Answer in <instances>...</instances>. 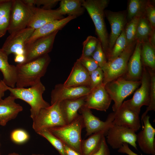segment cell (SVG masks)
Listing matches in <instances>:
<instances>
[{"label": "cell", "mask_w": 155, "mask_h": 155, "mask_svg": "<svg viewBox=\"0 0 155 155\" xmlns=\"http://www.w3.org/2000/svg\"><path fill=\"white\" fill-rule=\"evenodd\" d=\"M51 61L48 54L26 63H18L16 66V88L31 87L40 81Z\"/></svg>", "instance_id": "1"}, {"label": "cell", "mask_w": 155, "mask_h": 155, "mask_svg": "<svg viewBox=\"0 0 155 155\" xmlns=\"http://www.w3.org/2000/svg\"><path fill=\"white\" fill-rule=\"evenodd\" d=\"M109 2L108 0H83L82 3L93 22L98 38L106 59L108 51L109 37L104 21V10Z\"/></svg>", "instance_id": "2"}, {"label": "cell", "mask_w": 155, "mask_h": 155, "mask_svg": "<svg viewBox=\"0 0 155 155\" xmlns=\"http://www.w3.org/2000/svg\"><path fill=\"white\" fill-rule=\"evenodd\" d=\"M45 90V87L41 81L28 88L9 87L8 89L10 95L15 99H21L30 105V117L32 119L35 117L41 109L50 106L42 97Z\"/></svg>", "instance_id": "3"}, {"label": "cell", "mask_w": 155, "mask_h": 155, "mask_svg": "<svg viewBox=\"0 0 155 155\" xmlns=\"http://www.w3.org/2000/svg\"><path fill=\"white\" fill-rule=\"evenodd\" d=\"M84 127L82 117L79 115L69 123L48 129L62 143L81 154V132Z\"/></svg>", "instance_id": "4"}, {"label": "cell", "mask_w": 155, "mask_h": 155, "mask_svg": "<svg viewBox=\"0 0 155 155\" xmlns=\"http://www.w3.org/2000/svg\"><path fill=\"white\" fill-rule=\"evenodd\" d=\"M141 84V80L137 81L128 80L121 77L105 85L107 92L114 102L112 106L114 112L118 110L124 100L137 88Z\"/></svg>", "instance_id": "5"}, {"label": "cell", "mask_w": 155, "mask_h": 155, "mask_svg": "<svg viewBox=\"0 0 155 155\" xmlns=\"http://www.w3.org/2000/svg\"><path fill=\"white\" fill-rule=\"evenodd\" d=\"M32 120V128L36 132L67 124L58 102L41 109Z\"/></svg>", "instance_id": "6"}, {"label": "cell", "mask_w": 155, "mask_h": 155, "mask_svg": "<svg viewBox=\"0 0 155 155\" xmlns=\"http://www.w3.org/2000/svg\"><path fill=\"white\" fill-rule=\"evenodd\" d=\"M136 41L127 46L122 53L114 59L107 62L101 68L104 73L103 83H107L123 76L125 73L129 59L135 47Z\"/></svg>", "instance_id": "7"}, {"label": "cell", "mask_w": 155, "mask_h": 155, "mask_svg": "<svg viewBox=\"0 0 155 155\" xmlns=\"http://www.w3.org/2000/svg\"><path fill=\"white\" fill-rule=\"evenodd\" d=\"M35 7L26 5L22 0H13L8 30L10 34L27 28Z\"/></svg>", "instance_id": "8"}, {"label": "cell", "mask_w": 155, "mask_h": 155, "mask_svg": "<svg viewBox=\"0 0 155 155\" xmlns=\"http://www.w3.org/2000/svg\"><path fill=\"white\" fill-rule=\"evenodd\" d=\"M140 88L134 93L132 98L123 103L139 115L141 107L148 106L150 100V78L146 67H143Z\"/></svg>", "instance_id": "9"}, {"label": "cell", "mask_w": 155, "mask_h": 155, "mask_svg": "<svg viewBox=\"0 0 155 155\" xmlns=\"http://www.w3.org/2000/svg\"><path fill=\"white\" fill-rule=\"evenodd\" d=\"M106 136V142L114 149H119L123 144L126 143L137 150V134L135 131L129 128L112 123Z\"/></svg>", "instance_id": "10"}, {"label": "cell", "mask_w": 155, "mask_h": 155, "mask_svg": "<svg viewBox=\"0 0 155 155\" xmlns=\"http://www.w3.org/2000/svg\"><path fill=\"white\" fill-rule=\"evenodd\" d=\"M59 31L39 38L32 43L26 45L24 55L26 63L46 54L52 50L55 37Z\"/></svg>", "instance_id": "11"}, {"label": "cell", "mask_w": 155, "mask_h": 155, "mask_svg": "<svg viewBox=\"0 0 155 155\" xmlns=\"http://www.w3.org/2000/svg\"><path fill=\"white\" fill-rule=\"evenodd\" d=\"M34 30L27 28L10 34L1 49L8 56L11 54L24 55L26 42Z\"/></svg>", "instance_id": "12"}, {"label": "cell", "mask_w": 155, "mask_h": 155, "mask_svg": "<svg viewBox=\"0 0 155 155\" xmlns=\"http://www.w3.org/2000/svg\"><path fill=\"white\" fill-rule=\"evenodd\" d=\"M78 111L83 119L86 131V137L109 128L114 118L115 112H113L109 114L105 121H102L92 114L90 109L84 106L79 109Z\"/></svg>", "instance_id": "13"}, {"label": "cell", "mask_w": 155, "mask_h": 155, "mask_svg": "<svg viewBox=\"0 0 155 155\" xmlns=\"http://www.w3.org/2000/svg\"><path fill=\"white\" fill-rule=\"evenodd\" d=\"M112 100L107 92L103 83L90 90L86 96L84 106L97 110L106 111Z\"/></svg>", "instance_id": "14"}, {"label": "cell", "mask_w": 155, "mask_h": 155, "mask_svg": "<svg viewBox=\"0 0 155 155\" xmlns=\"http://www.w3.org/2000/svg\"><path fill=\"white\" fill-rule=\"evenodd\" d=\"M90 91L85 86L66 87L63 84L56 85L51 93V104L66 100L77 99L86 96Z\"/></svg>", "instance_id": "15"}, {"label": "cell", "mask_w": 155, "mask_h": 155, "mask_svg": "<svg viewBox=\"0 0 155 155\" xmlns=\"http://www.w3.org/2000/svg\"><path fill=\"white\" fill-rule=\"evenodd\" d=\"M150 118L147 115L141 119L144 126L143 129L137 134L136 142L144 153L155 155V129L150 122Z\"/></svg>", "instance_id": "16"}, {"label": "cell", "mask_w": 155, "mask_h": 155, "mask_svg": "<svg viewBox=\"0 0 155 155\" xmlns=\"http://www.w3.org/2000/svg\"><path fill=\"white\" fill-rule=\"evenodd\" d=\"M105 15L111 25V31L109 37L108 51L107 58L115 42L124 29L126 23L125 13L122 11L113 12L104 10Z\"/></svg>", "instance_id": "17"}, {"label": "cell", "mask_w": 155, "mask_h": 155, "mask_svg": "<svg viewBox=\"0 0 155 155\" xmlns=\"http://www.w3.org/2000/svg\"><path fill=\"white\" fill-rule=\"evenodd\" d=\"M114 112L113 124L128 127L135 132L140 128L141 126L139 114L123 103Z\"/></svg>", "instance_id": "18"}, {"label": "cell", "mask_w": 155, "mask_h": 155, "mask_svg": "<svg viewBox=\"0 0 155 155\" xmlns=\"http://www.w3.org/2000/svg\"><path fill=\"white\" fill-rule=\"evenodd\" d=\"M141 43L136 42L133 52L128 61L126 72L123 77L130 81H140L142 73L141 57Z\"/></svg>", "instance_id": "19"}, {"label": "cell", "mask_w": 155, "mask_h": 155, "mask_svg": "<svg viewBox=\"0 0 155 155\" xmlns=\"http://www.w3.org/2000/svg\"><path fill=\"white\" fill-rule=\"evenodd\" d=\"M64 18L57 9L46 10L35 7L33 15L27 28L36 30L47 23Z\"/></svg>", "instance_id": "20"}, {"label": "cell", "mask_w": 155, "mask_h": 155, "mask_svg": "<svg viewBox=\"0 0 155 155\" xmlns=\"http://www.w3.org/2000/svg\"><path fill=\"white\" fill-rule=\"evenodd\" d=\"M90 75L77 59L63 85L66 87L85 86L89 87Z\"/></svg>", "instance_id": "21"}, {"label": "cell", "mask_w": 155, "mask_h": 155, "mask_svg": "<svg viewBox=\"0 0 155 155\" xmlns=\"http://www.w3.org/2000/svg\"><path fill=\"white\" fill-rule=\"evenodd\" d=\"M15 98L10 95L0 101V125L5 126L7 122L15 118L23 110L22 107L15 102Z\"/></svg>", "instance_id": "22"}, {"label": "cell", "mask_w": 155, "mask_h": 155, "mask_svg": "<svg viewBox=\"0 0 155 155\" xmlns=\"http://www.w3.org/2000/svg\"><path fill=\"white\" fill-rule=\"evenodd\" d=\"M76 18V17L74 16H68L62 19L54 21L47 23L35 30L27 41L26 45L32 43L39 38L61 30L70 21Z\"/></svg>", "instance_id": "23"}, {"label": "cell", "mask_w": 155, "mask_h": 155, "mask_svg": "<svg viewBox=\"0 0 155 155\" xmlns=\"http://www.w3.org/2000/svg\"><path fill=\"white\" fill-rule=\"evenodd\" d=\"M86 97L64 100L59 102L61 109L67 124L71 122L79 115L78 112L84 106Z\"/></svg>", "instance_id": "24"}, {"label": "cell", "mask_w": 155, "mask_h": 155, "mask_svg": "<svg viewBox=\"0 0 155 155\" xmlns=\"http://www.w3.org/2000/svg\"><path fill=\"white\" fill-rule=\"evenodd\" d=\"M109 128L94 133L87 139L82 140V155H93L97 152L99 149L102 140L106 135Z\"/></svg>", "instance_id": "25"}, {"label": "cell", "mask_w": 155, "mask_h": 155, "mask_svg": "<svg viewBox=\"0 0 155 155\" xmlns=\"http://www.w3.org/2000/svg\"><path fill=\"white\" fill-rule=\"evenodd\" d=\"M8 55L0 48V71L2 73V80L9 87L15 88L16 82V66L10 64Z\"/></svg>", "instance_id": "26"}, {"label": "cell", "mask_w": 155, "mask_h": 155, "mask_svg": "<svg viewBox=\"0 0 155 155\" xmlns=\"http://www.w3.org/2000/svg\"><path fill=\"white\" fill-rule=\"evenodd\" d=\"M83 0H60L57 9L63 16L67 15L77 17L83 14L85 9L82 6Z\"/></svg>", "instance_id": "27"}, {"label": "cell", "mask_w": 155, "mask_h": 155, "mask_svg": "<svg viewBox=\"0 0 155 155\" xmlns=\"http://www.w3.org/2000/svg\"><path fill=\"white\" fill-rule=\"evenodd\" d=\"M13 0H0V38L8 31Z\"/></svg>", "instance_id": "28"}, {"label": "cell", "mask_w": 155, "mask_h": 155, "mask_svg": "<svg viewBox=\"0 0 155 155\" xmlns=\"http://www.w3.org/2000/svg\"><path fill=\"white\" fill-rule=\"evenodd\" d=\"M153 30L145 14L142 16L137 23L135 40L141 43L149 41V37Z\"/></svg>", "instance_id": "29"}, {"label": "cell", "mask_w": 155, "mask_h": 155, "mask_svg": "<svg viewBox=\"0 0 155 155\" xmlns=\"http://www.w3.org/2000/svg\"><path fill=\"white\" fill-rule=\"evenodd\" d=\"M155 48L149 41L141 43V57L143 67L155 71Z\"/></svg>", "instance_id": "30"}, {"label": "cell", "mask_w": 155, "mask_h": 155, "mask_svg": "<svg viewBox=\"0 0 155 155\" xmlns=\"http://www.w3.org/2000/svg\"><path fill=\"white\" fill-rule=\"evenodd\" d=\"M147 1L142 0H130L127 6V18L129 21L136 17L145 14Z\"/></svg>", "instance_id": "31"}, {"label": "cell", "mask_w": 155, "mask_h": 155, "mask_svg": "<svg viewBox=\"0 0 155 155\" xmlns=\"http://www.w3.org/2000/svg\"><path fill=\"white\" fill-rule=\"evenodd\" d=\"M127 46V40L124 29L116 40L107 58V61L112 60L118 57L124 51Z\"/></svg>", "instance_id": "32"}, {"label": "cell", "mask_w": 155, "mask_h": 155, "mask_svg": "<svg viewBox=\"0 0 155 155\" xmlns=\"http://www.w3.org/2000/svg\"><path fill=\"white\" fill-rule=\"evenodd\" d=\"M36 133L46 139L61 155H65L64 150L63 143L48 129L42 130Z\"/></svg>", "instance_id": "33"}, {"label": "cell", "mask_w": 155, "mask_h": 155, "mask_svg": "<svg viewBox=\"0 0 155 155\" xmlns=\"http://www.w3.org/2000/svg\"><path fill=\"white\" fill-rule=\"evenodd\" d=\"M140 17H136L131 19L127 24L124 29L127 46L136 41L135 37L137 26Z\"/></svg>", "instance_id": "34"}, {"label": "cell", "mask_w": 155, "mask_h": 155, "mask_svg": "<svg viewBox=\"0 0 155 155\" xmlns=\"http://www.w3.org/2000/svg\"><path fill=\"white\" fill-rule=\"evenodd\" d=\"M99 42L98 38L89 36L83 43V49L81 57H91L95 50Z\"/></svg>", "instance_id": "35"}, {"label": "cell", "mask_w": 155, "mask_h": 155, "mask_svg": "<svg viewBox=\"0 0 155 155\" xmlns=\"http://www.w3.org/2000/svg\"><path fill=\"white\" fill-rule=\"evenodd\" d=\"M150 78V100L148 106L146 111L142 114L141 119L147 115L148 111H155V71L146 67Z\"/></svg>", "instance_id": "36"}, {"label": "cell", "mask_w": 155, "mask_h": 155, "mask_svg": "<svg viewBox=\"0 0 155 155\" xmlns=\"http://www.w3.org/2000/svg\"><path fill=\"white\" fill-rule=\"evenodd\" d=\"M104 73L102 69L99 67L90 74L89 88L90 90L103 83Z\"/></svg>", "instance_id": "37"}, {"label": "cell", "mask_w": 155, "mask_h": 155, "mask_svg": "<svg viewBox=\"0 0 155 155\" xmlns=\"http://www.w3.org/2000/svg\"><path fill=\"white\" fill-rule=\"evenodd\" d=\"M11 139L13 142L18 144H23L29 139V136L25 130L17 129L13 131L10 135Z\"/></svg>", "instance_id": "38"}, {"label": "cell", "mask_w": 155, "mask_h": 155, "mask_svg": "<svg viewBox=\"0 0 155 155\" xmlns=\"http://www.w3.org/2000/svg\"><path fill=\"white\" fill-rule=\"evenodd\" d=\"M98 63L102 68L107 62L105 55L103 51L101 44L99 41L95 50L91 57Z\"/></svg>", "instance_id": "39"}, {"label": "cell", "mask_w": 155, "mask_h": 155, "mask_svg": "<svg viewBox=\"0 0 155 155\" xmlns=\"http://www.w3.org/2000/svg\"><path fill=\"white\" fill-rule=\"evenodd\" d=\"M78 59L86 69L90 75L99 67L98 63L91 57H81Z\"/></svg>", "instance_id": "40"}, {"label": "cell", "mask_w": 155, "mask_h": 155, "mask_svg": "<svg viewBox=\"0 0 155 155\" xmlns=\"http://www.w3.org/2000/svg\"><path fill=\"white\" fill-rule=\"evenodd\" d=\"M145 15L150 22L152 29L155 28V8L149 1H147L145 9Z\"/></svg>", "instance_id": "41"}, {"label": "cell", "mask_w": 155, "mask_h": 155, "mask_svg": "<svg viewBox=\"0 0 155 155\" xmlns=\"http://www.w3.org/2000/svg\"><path fill=\"white\" fill-rule=\"evenodd\" d=\"M60 0H35V5L38 7L42 5V9L50 10L54 7Z\"/></svg>", "instance_id": "42"}, {"label": "cell", "mask_w": 155, "mask_h": 155, "mask_svg": "<svg viewBox=\"0 0 155 155\" xmlns=\"http://www.w3.org/2000/svg\"><path fill=\"white\" fill-rule=\"evenodd\" d=\"M93 155H111L105 137L102 140L99 149Z\"/></svg>", "instance_id": "43"}, {"label": "cell", "mask_w": 155, "mask_h": 155, "mask_svg": "<svg viewBox=\"0 0 155 155\" xmlns=\"http://www.w3.org/2000/svg\"><path fill=\"white\" fill-rule=\"evenodd\" d=\"M118 151L119 152L126 154L128 155H138L132 151L129 148L128 144L126 143L123 144Z\"/></svg>", "instance_id": "44"}, {"label": "cell", "mask_w": 155, "mask_h": 155, "mask_svg": "<svg viewBox=\"0 0 155 155\" xmlns=\"http://www.w3.org/2000/svg\"><path fill=\"white\" fill-rule=\"evenodd\" d=\"M63 147L65 155H82L71 147L63 143Z\"/></svg>", "instance_id": "45"}, {"label": "cell", "mask_w": 155, "mask_h": 155, "mask_svg": "<svg viewBox=\"0 0 155 155\" xmlns=\"http://www.w3.org/2000/svg\"><path fill=\"white\" fill-rule=\"evenodd\" d=\"M8 86L2 80H0V101L4 96L5 92L8 90Z\"/></svg>", "instance_id": "46"}, {"label": "cell", "mask_w": 155, "mask_h": 155, "mask_svg": "<svg viewBox=\"0 0 155 155\" xmlns=\"http://www.w3.org/2000/svg\"><path fill=\"white\" fill-rule=\"evenodd\" d=\"M25 60V57L24 54H18L15 55L14 61L18 63H23Z\"/></svg>", "instance_id": "47"}, {"label": "cell", "mask_w": 155, "mask_h": 155, "mask_svg": "<svg viewBox=\"0 0 155 155\" xmlns=\"http://www.w3.org/2000/svg\"><path fill=\"white\" fill-rule=\"evenodd\" d=\"M149 42L151 45L155 48V30H153L149 39Z\"/></svg>", "instance_id": "48"}, {"label": "cell", "mask_w": 155, "mask_h": 155, "mask_svg": "<svg viewBox=\"0 0 155 155\" xmlns=\"http://www.w3.org/2000/svg\"><path fill=\"white\" fill-rule=\"evenodd\" d=\"M25 4L29 6L33 7L35 5V0H22Z\"/></svg>", "instance_id": "49"}, {"label": "cell", "mask_w": 155, "mask_h": 155, "mask_svg": "<svg viewBox=\"0 0 155 155\" xmlns=\"http://www.w3.org/2000/svg\"><path fill=\"white\" fill-rule=\"evenodd\" d=\"M8 155H21L19 154H18L16 153L13 152L12 153H10Z\"/></svg>", "instance_id": "50"}, {"label": "cell", "mask_w": 155, "mask_h": 155, "mask_svg": "<svg viewBox=\"0 0 155 155\" xmlns=\"http://www.w3.org/2000/svg\"><path fill=\"white\" fill-rule=\"evenodd\" d=\"M31 155H44V154H32Z\"/></svg>", "instance_id": "51"}, {"label": "cell", "mask_w": 155, "mask_h": 155, "mask_svg": "<svg viewBox=\"0 0 155 155\" xmlns=\"http://www.w3.org/2000/svg\"></svg>", "instance_id": "52"}, {"label": "cell", "mask_w": 155, "mask_h": 155, "mask_svg": "<svg viewBox=\"0 0 155 155\" xmlns=\"http://www.w3.org/2000/svg\"></svg>", "instance_id": "53"}, {"label": "cell", "mask_w": 155, "mask_h": 155, "mask_svg": "<svg viewBox=\"0 0 155 155\" xmlns=\"http://www.w3.org/2000/svg\"></svg>", "instance_id": "54"}]
</instances>
